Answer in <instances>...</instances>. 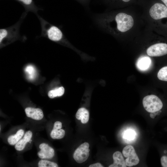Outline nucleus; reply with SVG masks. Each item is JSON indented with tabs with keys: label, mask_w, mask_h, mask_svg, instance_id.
Returning <instances> with one entry per match:
<instances>
[{
	"label": "nucleus",
	"mask_w": 167,
	"mask_h": 167,
	"mask_svg": "<svg viewBox=\"0 0 167 167\" xmlns=\"http://www.w3.org/2000/svg\"><path fill=\"white\" fill-rule=\"evenodd\" d=\"M28 13L24 12L19 20L15 24L9 27L0 29L1 46L10 43L18 40L25 41L26 36H21L19 33L21 25Z\"/></svg>",
	"instance_id": "nucleus-1"
},
{
	"label": "nucleus",
	"mask_w": 167,
	"mask_h": 167,
	"mask_svg": "<svg viewBox=\"0 0 167 167\" xmlns=\"http://www.w3.org/2000/svg\"><path fill=\"white\" fill-rule=\"evenodd\" d=\"M36 15L41 24V37H45L56 42L65 44L68 43L67 38L59 27L49 23L38 14Z\"/></svg>",
	"instance_id": "nucleus-2"
},
{
	"label": "nucleus",
	"mask_w": 167,
	"mask_h": 167,
	"mask_svg": "<svg viewBox=\"0 0 167 167\" xmlns=\"http://www.w3.org/2000/svg\"><path fill=\"white\" fill-rule=\"evenodd\" d=\"M117 30L122 32H125L130 29L134 25L132 17L126 13L120 12L118 13L114 17Z\"/></svg>",
	"instance_id": "nucleus-3"
},
{
	"label": "nucleus",
	"mask_w": 167,
	"mask_h": 167,
	"mask_svg": "<svg viewBox=\"0 0 167 167\" xmlns=\"http://www.w3.org/2000/svg\"><path fill=\"white\" fill-rule=\"evenodd\" d=\"M143 104L145 109L150 113L159 111L163 106L161 99L154 95L145 96L143 100Z\"/></svg>",
	"instance_id": "nucleus-4"
},
{
	"label": "nucleus",
	"mask_w": 167,
	"mask_h": 167,
	"mask_svg": "<svg viewBox=\"0 0 167 167\" xmlns=\"http://www.w3.org/2000/svg\"><path fill=\"white\" fill-rule=\"evenodd\" d=\"M122 152L124 157L126 158L125 160L126 166L132 167L137 165L139 162V158L132 146H126L123 148Z\"/></svg>",
	"instance_id": "nucleus-5"
},
{
	"label": "nucleus",
	"mask_w": 167,
	"mask_h": 167,
	"mask_svg": "<svg viewBox=\"0 0 167 167\" xmlns=\"http://www.w3.org/2000/svg\"><path fill=\"white\" fill-rule=\"evenodd\" d=\"M89 146L88 143L85 142L81 144L76 149L73 157L77 162L81 163L87 160L89 155Z\"/></svg>",
	"instance_id": "nucleus-6"
},
{
	"label": "nucleus",
	"mask_w": 167,
	"mask_h": 167,
	"mask_svg": "<svg viewBox=\"0 0 167 167\" xmlns=\"http://www.w3.org/2000/svg\"><path fill=\"white\" fill-rule=\"evenodd\" d=\"M151 17L156 20L167 17V7L163 4L156 3L149 10Z\"/></svg>",
	"instance_id": "nucleus-7"
},
{
	"label": "nucleus",
	"mask_w": 167,
	"mask_h": 167,
	"mask_svg": "<svg viewBox=\"0 0 167 167\" xmlns=\"http://www.w3.org/2000/svg\"><path fill=\"white\" fill-rule=\"evenodd\" d=\"M148 55L151 57H159L167 54V44L159 43L153 45L147 50Z\"/></svg>",
	"instance_id": "nucleus-8"
},
{
	"label": "nucleus",
	"mask_w": 167,
	"mask_h": 167,
	"mask_svg": "<svg viewBox=\"0 0 167 167\" xmlns=\"http://www.w3.org/2000/svg\"><path fill=\"white\" fill-rule=\"evenodd\" d=\"M41 150L39 151L37 155L41 159H51L54 155V149L49 146L47 144L43 143L41 144L39 146Z\"/></svg>",
	"instance_id": "nucleus-9"
},
{
	"label": "nucleus",
	"mask_w": 167,
	"mask_h": 167,
	"mask_svg": "<svg viewBox=\"0 0 167 167\" xmlns=\"http://www.w3.org/2000/svg\"><path fill=\"white\" fill-rule=\"evenodd\" d=\"M25 111L28 117L35 120H41L44 117L42 111L39 108L28 107L25 109Z\"/></svg>",
	"instance_id": "nucleus-10"
},
{
	"label": "nucleus",
	"mask_w": 167,
	"mask_h": 167,
	"mask_svg": "<svg viewBox=\"0 0 167 167\" xmlns=\"http://www.w3.org/2000/svg\"><path fill=\"white\" fill-rule=\"evenodd\" d=\"M15 0L18 1L23 6L25 9V12L27 13L28 12H31L36 15L38 14V11L41 9L36 5L33 0Z\"/></svg>",
	"instance_id": "nucleus-11"
},
{
	"label": "nucleus",
	"mask_w": 167,
	"mask_h": 167,
	"mask_svg": "<svg viewBox=\"0 0 167 167\" xmlns=\"http://www.w3.org/2000/svg\"><path fill=\"white\" fill-rule=\"evenodd\" d=\"M113 163L109 167H126L125 161L121 152L118 151L115 152L113 154Z\"/></svg>",
	"instance_id": "nucleus-12"
},
{
	"label": "nucleus",
	"mask_w": 167,
	"mask_h": 167,
	"mask_svg": "<svg viewBox=\"0 0 167 167\" xmlns=\"http://www.w3.org/2000/svg\"><path fill=\"white\" fill-rule=\"evenodd\" d=\"M32 133L31 131H29L26 132L23 138L20 139L16 144L15 148L17 151H20L24 149L27 142H29L32 138Z\"/></svg>",
	"instance_id": "nucleus-13"
},
{
	"label": "nucleus",
	"mask_w": 167,
	"mask_h": 167,
	"mask_svg": "<svg viewBox=\"0 0 167 167\" xmlns=\"http://www.w3.org/2000/svg\"><path fill=\"white\" fill-rule=\"evenodd\" d=\"M76 118L79 120H81V122L83 124L87 123L89 119V113L88 111L84 108L79 109L76 113Z\"/></svg>",
	"instance_id": "nucleus-14"
},
{
	"label": "nucleus",
	"mask_w": 167,
	"mask_h": 167,
	"mask_svg": "<svg viewBox=\"0 0 167 167\" xmlns=\"http://www.w3.org/2000/svg\"><path fill=\"white\" fill-rule=\"evenodd\" d=\"M24 134V131L22 129L18 130L16 134L9 136L7 139L9 143L11 145L16 144L22 137Z\"/></svg>",
	"instance_id": "nucleus-15"
},
{
	"label": "nucleus",
	"mask_w": 167,
	"mask_h": 167,
	"mask_svg": "<svg viewBox=\"0 0 167 167\" xmlns=\"http://www.w3.org/2000/svg\"><path fill=\"white\" fill-rule=\"evenodd\" d=\"M151 63V60L148 57H143L140 58L138 61L137 65L139 69L144 70L149 67Z\"/></svg>",
	"instance_id": "nucleus-16"
},
{
	"label": "nucleus",
	"mask_w": 167,
	"mask_h": 167,
	"mask_svg": "<svg viewBox=\"0 0 167 167\" xmlns=\"http://www.w3.org/2000/svg\"><path fill=\"white\" fill-rule=\"evenodd\" d=\"M65 89L62 87H60L50 91L48 93V96L50 98H53L57 96H60L64 93Z\"/></svg>",
	"instance_id": "nucleus-17"
},
{
	"label": "nucleus",
	"mask_w": 167,
	"mask_h": 167,
	"mask_svg": "<svg viewBox=\"0 0 167 167\" xmlns=\"http://www.w3.org/2000/svg\"><path fill=\"white\" fill-rule=\"evenodd\" d=\"M65 133V131L63 129H53L50 133V135L53 139H60L64 137Z\"/></svg>",
	"instance_id": "nucleus-18"
},
{
	"label": "nucleus",
	"mask_w": 167,
	"mask_h": 167,
	"mask_svg": "<svg viewBox=\"0 0 167 167\" xmlns=\"http://www.w3.org/2000/svg\"><path fill=\"white\" fill-rule=\"evenodd\" d=\"M157 77L160 80L167 81V66L160 70L157 74Z\"/></svg>",
	"instance_id": "nucleus-19"
},
{
	"label": "nucleus",
	"mask_w": 167,
	"mask_h": 167,
	"mask_svg": "<svg viewBox=\"0 0 167 167\" xmlns=\"http://www.w3.org/2000/svg\"><path fill=\"white\" fill-rule=\"evenodd\" d=\"M39 167H58V165L55 163L46 160H41L38 163Z\"/></svg>",
	"instance_id": "nucleus-20"
},
{
	"label": "nucleus",
	"mask_w": 167,
	"mask_h": 167,
	"mask_svg": "<svg viewBox=\"0 0 167 167\" xmlns=\"http://www.w3.org/2000/svg\"><path fill=\"white\" fill-rule=\"evenodd\" d=\"M135 132L134 131L131 129H128L124 133L123 138L128 140H133L135 137Z\"/></svg>",
	"instance_id": "nucleus-21"
},
{
	"label": "nucleus",
	"mask_w": 167,
	"mask_h": 167,
	"mask_svg": "<svg viewBox=\"0 0 167 167\" xmlns=\"http://www.w3.org/2000/svg\"><path fill=\"white\" fill-rule=\"evenodd\" d=\"M25 71L27 73L30 79L34 78L35 74V70L33 67L31 65L28 66L25 69Z\"/></svg>",
	"instance_id": "nucleus-22"
},
{
	"label": "nucleus",
	"mask_w": 167,
	"mask_h": 167,
	"mask_svg": "<svg viewBox=\"0 0 167 167\" xmlns=\"http://www.w3.org/2000/svg\"><path fill=\"white\" fill-rule=\"evenodd\" d=\"M161 166L163 167H167V156L164 155L161 158Z\"/></svg>",
	"instance_id": "nucleus-23"
},
{
	"label": "nucleus",
	"mask_w": 167,
	"mask_h": 167,
	"mask_svg": "<svg viewBox=\"0 0 167 167\" xmlns=\"http://www.w3.org/2000/svg\"><path fill=\"white\" fill-rule=\"evenodd\" d=\"M62 127V123L59 121H56L55 122L54 124L53 129H60Z\"/></svg>",
	"instance_id": "nucleus-24"
},
{
	"label": "nucleus",
	"mask_w": 167,
	"mask_h": 167,
	"mask_svg": "<svg viewBox=\"0 0 167 167\" xmlns=\"http://www.w3.org/2000/svg\"><path fill=\"white\" fill-rule=\"evenodd\" d=\"M161 112V111L160 110L156 112L151 113L150 116L152 118H154L156 115H160Z\"/></svg>",
	"instance_id": "nucleus-25"
},
{
	"label": "nucleus",
	"mask_w": 167,
	"mask_h": 167,
	"mask_svg": "<svg viewBox=\"0 0 167 167\" xmlns=\"http://www.w3.org/2000/svg\"><path fill=\"white\" fill-rule=\"evenodd\" d=\"M104 166L99 163H97L90 165L89 167H103Z\"/></svg>",
	"instance_id": "nucleus-26"
},
{
	"label": "nucleus",
	"mask_w": 167,
	"mask_h": 167,
	"mask_svg": "<svg viewBox=\"0 0 167 167\" xmlns=\"http://www.w3.org/2000/svg\"><path fill=\"white\" fill-rule=\"evenodd\" d=\"M79 2L81 3L84 4H88L90 0H77Z\"/></svg>",
	"instance_id": "nucleus-27"
},
{
	"label": "nucleus",
	"mask_w": 167,
	"mask_h": 167,
	"mask_svg": "<svg viewBox=\"0 0 167 167\" xmlns=\"http://www.w3.org/2000/svg\"><path fill=\"white\" fill-rule=\"evenodd\" d=\"M167 7V0H161Z\"/></svg>",
	"instance_id": "nucleus-28"
},
{
	"label": "nucleus",
	"mask_w": 167,
	"mask_h": 167,
	"mask_svg": "<svg viewBox=\"0 0 167 167\" xmlns=\"http://www.w3.org/2000/svg\"><path fill=\"white\" fill-rule=\"evenodd\" d=\"M122 0L125 2H127L129 1L130 0Z\"/></svg>",
	"instance_id": "nucleus-29"
},
{
	"label": "nucleus",
	"mask_w": 167,
	"mask_h": 167,
	"mask_svg": "<svg viewBox=\"0 0 167 167\" xmlns=\"http://www.w3.org/2000/svg\"><path fill=\"white\" fill-rule=\"evenodd\" d=\"M32 141V140L31 139H30V140H29V142L30 143H31V142Z\"/></svg>",
	"instance_id": "nucleus-30"
}]
</instances>
